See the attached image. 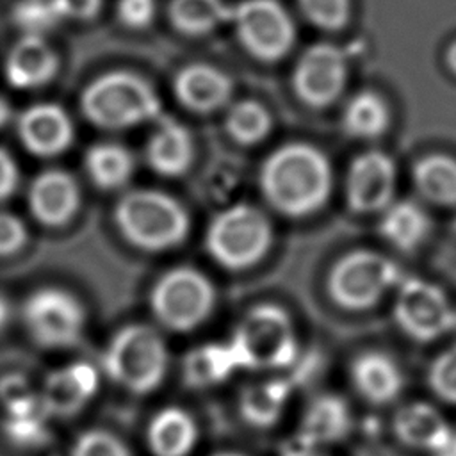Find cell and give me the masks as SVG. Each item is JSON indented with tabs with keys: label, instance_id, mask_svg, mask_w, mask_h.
<instances>
[{
	"label": "cell",
	"instance_id": "cell-9",
	"mask_svg": "<svg viewBox=\"0 0 456 456\" xmlns=\"http://www.w3.org/2000/svg\"><path fill=\"white\" fill-rule=\"evenodd\" d=\"M399 281V269L374 251H351L331 269L328 289L335 303L349 310L372 306Z\"/></svg>",
	"mask_w": 456,
	"mask_h": 456
},
{
	"label": "cell",
	"instance_id": "cell-21",
	"mask_svg": "<svg viewBox=\"0 0 456 456\" xmlns=\"http://www.w3.org/2000/svg\"><path fill=\"white\" fill-rule=\"evenodd\" d=\"M196 438L198 429L192 417L176 406L157 411L146 429L148 447L155 456H189Z\"/></svg>",
	"mask_w": 456,
	"mask_h": 456
},
{
	"label": "cell",
	"instance_id": "cell-5",
	"mask_svg": "<svg viewBox=\"0 0 456 456\" xmlns=\"http://www.w3.org/2000/svg\"><path fill=\"white\" fill-rule=\"evenodd\" d=\"M237 367L276 369L296 360V335L289 315L276 305L253 306L228 342Z\"/></svg>",
	"mask_w": 456,
	"mask_h": 456
},
{
	"label": "cell",
	"instance_id": "cell-24",
	"mask_svg": "<svg viewBox=\"0 0 456 456\" xmlns=\"http://www.w3.org/2000/svg\"><path fill=\"white\" fill-rule=\"evenodd\" d=\"M89 180L105 191L126 185L134 175L135 160L130 150L118 142H96L89 146L84 159Z\"/></svg>",
	"mask_w": 456,
	"mask_h": 456
},
{
	"label": "cell",
	"instance_id": "cell-16",
	"mask_svg": "<svg viewBox=\"0 0 456 456\" xmlns=\"http://www.w3.org/2000/svg\"><path fill=\"white\" fill-rule=\"evenodd\" d=\"M173 91L185 109L207 114L223 109L230 102L233 82L217 66L192 62L178 69L173 80Z\"/></svg>",
	"mask_w": 456,
	"mask_h": 456
},
{
	"label": "cell",
	"instance_id": "cell-32",
	"mask_svg": "<svg viewBox=\"0 0 456 456\" xmlns=\"http://www.w3.org/2000/svg\"><path fill=\"white\" fill-rule=\"evenodd\" d=\"M224 126L233 141L240 144H255L269 134L271 116L258 102L242 100L230 105Z\"/></svg>",
	"mask_w": 456,
	"mask_h": 456
},
{
	"label": "cell",
	"instance_id": "cell-39",
	"mask_svg": "<svg viewBox=\"0 0 456 456\" xmlns=\"http://www.w3.org/2000/svg\"><path fill=\"white\" fill-rule=\"evenodd\" d=\"M62 20L89 21L102 11L103 0H53Z\"/></svg>",
	"mask_w": 456,
	"mask_h": 456
},
{
	"label": "cell",
	"instance_id": "cell-40",
	"mask_svg": "<svg viewBox=\"0 0 456 456\" xmlns=\"http://www.w3.org/2000/svg\"><path fill=\"white\" fill-rule=\"evenodd\" d=\"M20 183V169L12 155L0 148V201L11 198Z\"/></svg>",
	"mask_w": 456,
	"mask_h": 456
},
{
	"label": "cell",
	"instance_id": "cell-29",
	"mask_svg": "<svg viewBox=\"0 0 456 456\" xmlns=\"http://www.w3.org/2000/svg\"><path fill=\"white\" fill-rule=\"evenodd\" d=\"M388 107L374 91L356 93L344 107L342 125L353 137H376L388 125Z\"/></svg>",
	"mask_w": 456,
	"mask_h": 456
},
{
	"label": "cell",
	"instance_id": "cell-38",
	"mask_svg": "<svg viewBox=\"0 0 456 456\" xmlns=\"http://www.w3.org/2000/svg\"><path fill=\"white\" fill-rule=\"evenodd\" d=\"M27 242L25 223L5 210H0V256L12 255L20 251Z\"/></svg>",
	"mask_w": 456,
	"mask_h": 456
},
{
	"label": "cell",
	"instance_id": "cell-35",
	"mask_svg": "<svg viewBox=\"0 0 456 456\" xmlns=\"http://www.w3.org/2000/svg\"><path fill=\"white\" fill-rule=\"evenodd\" d=\"M303 14L321 28H340L349 20L351 0H299Z\"/></svg>",
	"mask_w": 456,
	"mask_h": 456
},
{
	"label": "cell",
	"instance_id": "cell-42",
	"mask_svg": "<svg viewBox=\"0 0 456 456\" xmlns=\"http://www.w3.org/2000/svg\"><path fill=\"white\" fill-rule=\"evenodd\" d=\"M11 118H12L11 105H9V102L4 96H0V128L4 125H7L11 121Z\"/></svg>",
	"mask_w": 456,
	"mask_h": 456
},
{
	"label": "cell",
	"instance_id": "cell-22",
	"mask_svg": "<svg viewBox=\"0 0 456 456\" xmlns=\"http://www.w3.org/2000/svg\"><path fill=\"white\" fill-rule=\"evenodd\" d=\"M48 417L39 394L34 395L20 388V392L5 399L4 431L7 438L20 447H37L48 436Z\"/></svg>",
	"mask_w": 456,
	"mask_h": 456
},
{
	"label": "cell",
	"instance_id": "cell-15",
	"mask_svg": "<svg viewBox=\"0 0 456 456\" xmlns=\"http://www.w3.org/2000/svg\"><path fill=\"white\" fill-rule=\"evenodd\" d=\"M30 214L45 226H62L77 214L80 207V191L77 180L62 169H46L30 182L28 192Z\"/></svg>",
	"mask_w": 456,
	"mask_h": 456
},
{
	"label": "cell",
	"instance_id": "cell-23",
	"mask_svg": "<svg viewBox=\"0 0 456 456\" xmlns=\"http://www.w3.org/2000/svg\"><path fill=\"white\" fill-rule=\"evenodd\" d=\"M351 379L362 397L370 403H388L403 388V374L387 354L370 351L360 354L351 367Z\"/></svg>",
	"mask_w": 456,
	"mask_h": 456
},
{
	"label": "cell",
	"instance_id": "cell-14",
	"mask_svg": "<svg viewBox=\"0 0 456 456\" xmlns=\"http://www.w3.org/2000/svg\"><path fill=\"white\" fill-rule=\"evenodd\" d=\"M16 130L27 151L37 157H55L69 148L75 137L73 121L57 103H34L16 119Z\"/></svg>",
	"mask_w": 456,
	"mask_h": 456
},
{
	"label": "cell",
	"instance_id": "cell-2",
	"mask_svg": "<svg viewBox=\"0 0 456 456\" xmlns=\"http://www.w3.org/2000/svg\"><path fill=\"white\" fill-rule=\"evenodd\" d=\"M80 107L89 123L105 130H125L164 116L153 86L130 71H109L91 80Z\"/></svg>",
	"mask_w": 456,
	"mask_h": 456
},
{
	"label": "cell",
	"instance_id": "cell-18",
	"mask_svg": "<svg viewBox=\"0 0 456 456\" xmlns=\"http://www.w3.org/2000/svg\"><path fill=\"white\" fill-rule=\"evenodd\" d=\"M59 59L46 37L21 36L4 61V75L11 87L32 91L53 80Z\"/></svg>",
	"mask_w": 456,
	"mask_h": 456
},
{
	"label": "cell",
	"instance_id": "cell-43",
	"mask_svg": "<svg viewBox=\"0 0 456 456\" xmlns=\"http://www.w3.org/2000/svg\"><path fill=\"white\" fill-rule=\"evenodd\" d=\"M447 64H449L451 71L456 75V41L451 45V48L447 52Z\"/></svg>",
	"mask_w": 456,
	"mask_h": 456
},
{
	"label": "cell",
	"instance_id": "cell-3",
	"mask_svg": "<svg viewBox=\"0 0 456 456\" xmlns=\"http://www.w3.org/2000/svg\"><path fill=\"white\" fill-rule=\"evenodd\" d=\"M114 221L119 233L144 251L171 249L185 240L191 228L182 203L155 189L125 192L114 208Z\"/></svg>",
	"mask_w": 456,
	"mask_h": 456
},
{
	"label": "cell",
	"instance_id": "cell-44",
	"mask_svg": "<svg viewBox=\"0 0 456 456\" xmlns=\"http://www.w3.org/2000/svg\"><path fill=\"white\" fill-rule=\"evenodd\" d=\"M212 456H244V454H239V452H232V451H224V452H216Z\"/></svg>",
	"mask_w": 456,
	"mask_h": 456
},
{
	"label": "cell",
	"instance_id": "cell-11",
	"mask_svg": "<svg viewBox=\"0 0 456 456\" xmlns=\"http://www.w3.org/2000/svg\"><path fill=\"white\" fill-rule=\"evenodd\" d=\"M395 321L417 340H433L454 326V312L436 285L410 278L401 283L395 301Z\"/></svg>",
	"mask_w": 456,
	"mask_h": 456
},
{
	"label": "cell",
	"instance_id": "cell-1",
	"mask_svg": "<svg viewBox=\"0 0 456 456\" xmlns=\"http://www.w3.org/2000/svg\"><path fill=\"white\" fill-rule=\"evenodd\" d=\"M260 185L265 200L287 216L315 212L331 189L328 159L305 142H290L273 151L262 164Z\"/></svg>",
	"mask_w": 456,
	"mask_h": 456
},
{
	"label": "cell",
	"instance_id": "cell-12",
	"mask_svg": "<svg viewBox=\"0 0 456 456\" xmlns=\"http://www.w3.org/2000/svg\"><path fill=\"white\" fill-rule=\"evenodd\" d=\"M346 78L347 66L342 52L333 45H315L301 55L294 69V89L305 103L326 107L338 98Z\"/></svg>",
	"mask_w": 456,
	"mask_h": 456
},
{
	"label": "cell",
	"instance_id": "cell-41",
	"mask_svg": "<svg viewBox=\"0 0 456 456\" xmlns=\"http://www.w3.org/2000/svg\"><path fill=\"white\" fill-rule=\"evenodd\" d=\"M12 317V308H11V301L0 292V333L9 326Z\"/></svg>",
	"mask_w": 456,
	"mask_h": 456
},
{
	"label": "cell",
	"instance_id": "cell-13",
	"mask_svg": "<svg viewBox=\"0 0 456 456\" xmlns=\"http://www.w3.org/2000/svg\"><path fill=\"white\" fill-rule=\"evenodd\" d=\"M394 185L395 169L392 159L381 151H365L347 169V203L358 212L383 210L390 205Z\"/></svg>",
	"mask_w": 456,
	"mask_h": 456
},
{
	"label": "cell",
	"instance_id": "cell-34",
	"mask_svg": "<svg viewBox=\"0 0 456 456\" xmlns=\"http://www.w3.org/2000/svg\"><path fill=\"white\" fill-rule=\"evenodd\" d=\"M71 456H132L126 445L112 433L89 429L77 436Z\"/></svg>",
	"mask_w": 456,
	"mask_h": 456
},
{
	"label": "cell",
	"instance_id": "cell-20",
	"mask_svg": "<svg viewBox=\"0 0 456 456\" xmlns=\"http://www.w3.org/2000/svg\"><path fill=\"white\" fill-rule=\"evenodd\" d=\"M397 438L415 449L438 452L449 442L452 431L440 411L426 403L401 408L394 420Z\"/></svg>",
	"mask_w": 456,
	"mask_h": 456
},
{
	"label": "cell",
	"instance_id": "cell-7",
	"mask_svg": "<svg viewBox=\"0 0 456 456\" xmlns=\"http://www.w3.org/2000/svg\"><path fill=\"white\" fill-rule=\"evenodd\" d=\"M216 292L210 280L198 269L182 265L164 273L150 292L155 319L173 331H189L207 321Z\"/></svg>",
	"mask_w": 456,
	"mask_h": 456
},
{
	"label": "cell",
	"instance_id": "cell-6",
	"mask_svg": "<svg viewBox=\"0 0 456 456\" xmlns=\"http://www.w3.org/2000/svg\"><path fill=\"white\" fill-rule=\"evenodd\" d=\"M273 239L265 214L251 205L237 203L221 210L207 228L205 244L210 256L226 269H246L256 264Z\"/></svg>",
	"mask_w": 456,
	"mask_h": 456
},
{
	"label": "cell",
	"instance_id": "cell-31",
	"mask_svg": "<svg viewBox=\"0 0 456 456\" xmlns=\"http://www.w3.org/2000/svg\"><path fill=\"white\" fill-rule=\"evenodd\" d=\"M237 367L230 344H207L185 360V378L191 385L205 387L226 379Z\"/></svg>",
	"mask_w": 456,
	"mask_h": 456
},
{
	"label": "cell",
	"instance_id": "cell-36",
	"mask_svg": "<svg viewBox=\"0 0 456 456\" xmlns=\"http://www.w3.org/2000/svg\"><path fill=\"white\" fill-rule=\"evenodd\" d=\"M429 385L440 399L456 403V346L435 358L429 367Z\"/></svg>",
	"mask_w": 456,
	"mask_h": 456
},
{
	"label": "cell",
	"instance_id": "cell-17",
	"mask_svg": "<svg viewBox=\"0 0 456 456\" xmlns=\"http://www.w3.org/2000/svg\"><path fill=\"white\" fill-rule=\"evenodd\" d=\"M98 390V372L87 362H73L48 374L39 399L48 415L68 417L82 410Z\"/></svg>",
	"mask_w": 456,
	"mask_h": 456
},
{
	"label": "cell",
	"instance_id": "cell-26",
	"mask_svg": "<svg viewBox=\"0 0 456 456\" xmlns=\"http://www.w3.org/2000/svg\"><path fill=\"white\" fill-rule=\"evenodd\" d=\"M232 5L224 0H171L167 7L171 25L185 36H207L230 21Z\"/></svg>",
	"mask_w": 456,
	"mask_h": 456
},
{
	"label": "cell",
	"instance_id": "cell-4",
	"mask_svg": "<svg viewBox=\"0 0 456 456\" xmlns=\"http://www.w3.org/2000/svg\"><path fill=\"white\" fill-rule=\"evenodd\" d=\"M105 374L134 394L153 392L167 370V349L162 337L146 324H126L105 347Z\"/></svg>",
	"mask_w": 456,
	"mask_h": 456
},
{
	"label": "cell",
	"instance_id": "cell-10",
	"mask_svg": "<svg viewBox=\"0 0 456 456\" xmlns=\"http://www.w3.org/2000/svg\"><path fill=\"white\" fill-rule=\"evenodd\" d=\"M230 21L242 46L260 61H278L292 48L294 23L276 0H244L232 7Z\"/></svg>",
	"mask_w": 456,
	"mask_h": 456
},
{
	"label": "cell",
	"instance_id": "cell-27",
	"mask_svg": "<svg viewBox=\"0 0 456 456\" xmlns=\"http://www.w3.org/2000/svg\"><path fill=\"white\" fill-rule=\"evenodd\" d=\"M379 223L381 235L399 249L417 248L429 228L428 216L413 201H395L383 208Z\"/></svg>",
	"mask_w": 456,
	"mask_h": 456
},
{
	"label": "cell",
	"instance_id": "cell-30",
	"mask_svg": "<svg viewBox=\"0 0 456 456\" xmlns=\"http://www.w3.org/2000/svg\"><path fill=\"white\" fill-rule=\"evenodd\" d=\"M289 392V385L281 379H269L251 385L240 397V413L253 426H271L281 415Z\"/></svg>",
	"mask_w": 456,
	"mask_h": 456
},
{
	"label": "cell",
	"instance_id": "cell-37",
	"mask_svg": "<svg viewBox=\"0 0 456 456\" xmlns=\"http://www.w3.org/2000/svg\"><path fill=\"white\" fill-rule=\"evenodd\" d=\"M157 12V0H118V20L134 30L146 28Z\"/></svg>",
	"mask_w": 456,
	"mask_h": 456
},
{
	"label": "cell",
	"instance_id": "cell-28",
	"mask_svg": "<svg viewBox=\"0 0 456 456\" xmlns=\"http://www.w3.org/2000/svg\"><path fill=\"white\" fill-rule=\"evenodd\" d=\"M413 182L419 192L436 205H456V160L433 153L413 167Z\"/></svg>",
	"mask_w": 456,
	"mask_h": 456
},
{
	"label": "cell",
	"instance_id": "cell-8",
	"mask_svg": "<svg viewBox=\"0 0 456 456\" xmlns=\"http://www.w3.org/2000/svg\"><path fill=\"white\" fill-rule=\"evenodd\" d=\"M21 319L36 344L46 349H62L80 340L86 312L71 292L57 287H41L27 296Z\"/></svg>",
	"mask_w": 456,
	"mask_h": 456
},
{
	"label": "cell",
	"instance_id": "cell-45",
	"mask_svg": "<svg viewBox=\"0 0 456 456\" xmlns=\"http://www.w3.org/2000/svg\"><path fill=\"white\" fill-rule=\"evenodd\" d=\"M454 324H456V315H454Z\"/></svg>",
	"mask_w": 456,
	"mask_h": 456
},
{
	"label": "cell",
	"instance_id": "cell-25",
	"mask_svg": "<svg viewBox=\"0 0 456 456\" xmlns=\"http://www.w3.org/2000/svg\"><path fill=\"white\" fill-rule=\"evenodd\" d=\"M351 415L346 403L335 395L317 397L306 410L303 436L310 445L337 442L347 435Z\"/></svg>",
	"mask_w": 456,
	"mask_h": 456
},
{
	"label": "cell",
	"instance_id": "cell-33",
	"mask_svg": "<svg viewBox=\"0 0 456 456\" xmlns=\"http://www.w3.org/2000/svg\"><path fill=\"white\" fill-rule=\"evenodd\" d=\"M12 21L21 36L46 37L64 20L53 0H18L12 9Z\"/></svg>",
	"mask_w": 456,
	"mask_h": 456
},
{
	"label": "cell",
	"instance_id": "cell-19",
	"mask_svg": "<svg viewBox=\"0 0 456 456\" xmlns=\"http://www.w3.org/2000/svg\"><path fill=\"white\" fill-rule=\"evenodd\" d=\"M146 162L164 176L183 175L194 159V142L191 132L173 118L157 119V128L146 142Z\"/></svg>",
	"mask_w": 456,
	"mask_h": 456
}]
</instances>
